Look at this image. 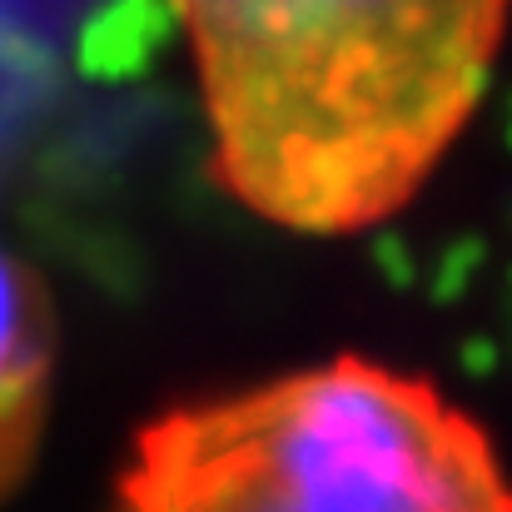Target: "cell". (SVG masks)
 <instances>
[{
	"label": "cell",
	"instance_id": "cell-1",
	"mask_svg": "<svg viewBox=\"0 0 512 512\" xmlns=\"http://www.w3.org/2000/svg\"><path fill=\"white\" fill-rule=\"evenodd\" d=\"M214 179L274 229L393 224L478 120L512 0H170Z\"/></svg>",
	"mask_w": 512,
	"mask_h": 512
},
{
	"label": "cell",
	"instance_id": "cell-2",
	"mask_svg": "<svg viewBox=\"0 0 512 512\" xmlns=\"http://www.w3.org/2000/svg\"><path fill=\"white\" fill-rule=\"evenodd\" d=\"M110 512H512V473L433 378L334 353L155 413Z\"/></svg>",
	"mask_w": 512,
	"mask_h": 512
},
{
	"label": "cell",
	"instance_id": "cell-3",
	"mask_svg": "<svg viewBox=\"0 0 512 512\" xmlns=\"http://www.w3.org/2000/svg\"><path fill=\"white\" fill-rule=\"evenodd\" d=\"M55 383V309L40 274L0 244V503L25 483Z\"/></svg>",
	"mask_w": 512,
	"mask_h": 512
}]
</instances>
